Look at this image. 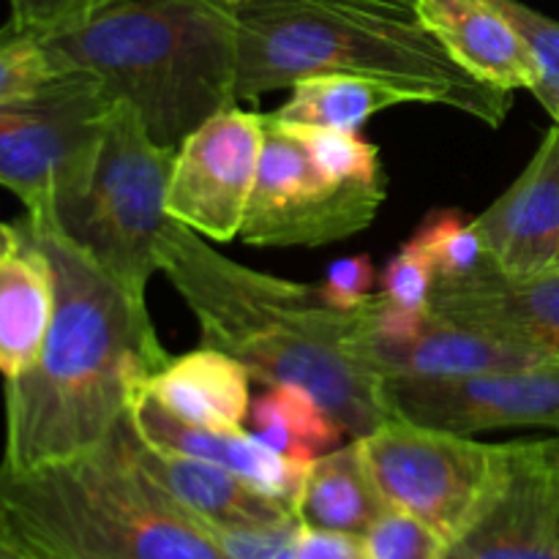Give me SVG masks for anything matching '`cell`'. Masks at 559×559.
<instances>
[{"instance_id":"6da1fadb","label":"cell","mask_w":559,"mask_h":559,"mask_svg":"<svg viewBox=\"0 0 559 559\" xmlns=\"http://www.w3.org/2000/svg\"><path fill=\"white\" fill-rule=\"evenodd\" d=\"M55 273V314L41 355L5 380L0 467H47L102 445L173 355L147 304L131 298L49 218H22Z\"/></svg>"},{"instance_id":"7a4b0ae2","label":"cell","mask_w":559,"mask_h":559,"mask_svg":"<svg viewBox=\"0 0 559 559\" xmlns=\"http://www.w3.org/2000/svg\"><path fill=\"white\" fill-rule=\"evenodd\" d=\"M156 251L158 271L200 322L202 347L233 355L265 388H306L353 440L393 418L385 380L355 353L369 298L336 309L320 284L240 265L178 222L167 224Z\"/></svg>"},{"instance_id":"3957f363","label":"cell","mask_w":559,"mask_h":559,"mask_svg":"<svg viewBox=\"0 0 559 559\" xmlns=\"http://www.w3.org/2000/svg\"><path fill=\"white\" fill-rule=\"evenodd\" d=\"M238 33V102L317 74H364L420 91L500 129L511 91L475 80L429 31L420 0H224Z\"/></svg>"},{"instance_id":"277c9868","label":"cell","mask_w":559,"mask_h":559,"mask_svg":"<svg viewBox=\"0 0 559 559\" xmlns=\"http://www.w3.org/2000/svg\"><path fill=\"white\" fill-rule=\"evenodd\" d=\"M55 74H87L178 151L238 107V33L224 0H107L63 31L33 36Z\"/></svg>"},{"instance_id":"5b68a950","label":"cell","mask_w":559,"mask_h":559,"mask_svg":"<svg viewBox=\"0 0 559 559\" xmlns=\"http://www.w3.org/2000/svg\"><path fill=\"white\" fill-rule=\"evenodd\" d=\"M129 415L93 451L0 467V546L22 559H224L211 535L142 475Z\"/></svg>"},{"instance_id":"8992f818","label":"cell","mask_w":559,"mask_h":559,"mask_svg":"<svg viewBox=\"0 0 559 559\" xmlns=\"http://www.w3.org/2000/svg\"><path fill=\"white\" fill-rule=\"evenodd\" d=\"M175 151L147 136L140 118L115 104L102 153L85 191L44 216L107 271L126 293L147 304V282L158 271V238L167 213Z\"/></svg>"},{"instance_id":"52a82bcc","label":"cell","mask_w":559,"mask_h":559,"mask_svg":"<svg viewBox=\"0 0 559 559\" xmlns=\"http://www.w3.org/2000/svg\"><path fill=\"white\" fill-rule=\"evenodd\" d=\"M388 508L429 524L448 546L489 508L511 475V445L391 418L358 437Z\"/></svg>"},{"instance_id":"ba28073f","label":"cell","mask_w":559,"mask_h":559,"mask_svg":"<svg viewBox=\"0 0 559 559\" xmlns=\"http://www.w3.org/2000/svg\"><path fill=\"white\" fill-rule=\"evenodd\" d=\"M115 102L87 74H58L0 109V186L27 213L55 211L85 191Z\"/></svg>"},{"instance_id":"9c48e42d","label":"cell","mask_w":559,"mask_h":559,"mask_svg":"<svg viewBox=\"0 0 559 559\" xmlns=\"http://www.w3.org/2000/svg\"><path fill=\"white\" fill-rule=\"evenodd\" d=\"M388 197V178H325L304 140L287 123L265 115L257 183L240 240L249 246H325L369 227Z\"/></svg>"},{"instance_id":"30bf717a","label":"cell","mask_w":559,"mask_h":559,"mask_svg":"<svg viewBox=\"0 0 559 559\" xmlns=\"http://www.w3.org/2000/svg\"><path fill=\"white\" fill-rule=\"evenodd\" d=\"M265 112L229 107L213 115L175 151L167 213L202 238H238L257 183Z\"/></svg>"},{"instance_id":"8fae6325","label":"cell","mask_w":559,"mask_h":559,"mask_svg":"<svg viewBox=\"0 0 559 559\" xmlns=\"http://www.w3.org/2000/svg\"><path fill=\"white\" fill-rule=\"evenodd\" d=\"M385 399L393 418L467 437L513 426L559 431V358L464 377H391Z\"/></svg>"},{"instance_id":"7c38bea8","label":"cell","mask_w":559,"mask_h":559,"mask_svg":"<svg viewBox=\"0 0 559 559\" xmlns=\"http://www.w3.org/2000/svg\"><path fill=\"white\" fill-rule=\"evenodd\" d=\"M355 353L371 371L391 377H464L480 371L522 369L551 360L506 338L440 320L431 311L393 306L380 293L366 304Z\"/></svg>"},{"instance_id":"4fadbf2b","label":"cell","mask_w":559,"mask_h":559,"mask_svg":"<svg viewBox=\"0 0 559 559\" xmlns=\"http://www.w3.org/2000/svg\"><path fill=\"white\" fill-rule=\"evenodd\" d=\"M491 265L506 276L559 271V126L516 180L473 218Z\"/></svg>"},{"instance_id":"5bb4252c","label":"cell","mask_w":559,"mask_h":559,"mask_svg":"<svg viewBox=\"0 0 559 559\" xmlns=\"http://www.w3.org/2000/svg\"><path fill=\"white\" fill-rule=\"evenodd\" d=\"M429 311L440 320L559 358V271L506 276L497 267L435 282Z\"/></svg>"},{"instance_id":"9a60e30c","label":"cell","mask_w":559,"mask_h":559,"mask_svg":"<svg viewBox=\"0 0 559 559\" xmlns=\"http://www.w3.org/2000/svg\"><path fill=\"white\" fill-rule=\"evenodd\" d=\"M445 559H559V513L551 469L513 442L500 495L448 546Z\"/></svg>"},{"instance_id":"2e32d148","label":"cell","mask_w":559,"mask_h":559,"mask_svg":"<svg viewBox=\"0 0 559 559\" xmlns=\"http://www.w3.org/2000/svg\"><path fill=\"white\" fill-rule=\"evenodd\" d=\"M129 418L142 440L151 445L216 464L243 484L254 486L257 491L295 511V500L304 489L309 464L282 456L265 442L257 440L251 431H243V426L240 429H207V426L186 424L167 413L162 404L153 402L147 393H140L134 399Z\"/></svg>"},{"instance_id":"e0dca14e","label":"cell","mask_w":559,"mask_h":559,"mask_svg":"<svg viewBox=\"0 0 559 559\" xmlns=\"http://www.w3.org/2000/svg\"><path fill=\"white\" fill-rule=\"evenodd\" d=\"M126 440L142 475L156 484L180 511L189 513L200 527L276 524L295 516L293 508L262 495L216 464L151 445L142 440L131 418L126 424Z\"/></svg>"},{"instance_id":"ac0fdd59","label":"cell","mask_w":559,"mask_h":559,"mask_svg":"<svg viewBox=\"0 0 559 559\" xmlns=\"http://www.w3.org/2000/svg\"><path fill=\"white\" fill-rule=\"evenodd\" d=\"M429 31L464 71L500 91H535V66L516 27L491 0H420Z\"/></svg>"},{"instance_id":"d6986e66","label":"cell","mask_w":559,"mask_h":559,"mask_svg":"<svg viewBox=\"0 0 559 559\" xmlns=\"http://www.w3.org/2000/svg\"><path fill=\"white\" fill-rule=\"evenodd\" d=\"M249 382L251 374L233 355L200 347L169 358L167 366L147 380L142 393L186 424L240 429L251 409Z\"/></svg>"},{"instance_id":"ffe728a7","label":"cell","mask_w":559,"mask_h":559,"mask_svg":"<svg viewBox=\"0 0 559 559\" xmlns=\"http://www.w3.org/2000/svg\"><path fill=\"white\" fill-rule=\"evenodd\" d=\"M22 227V246L0 260V374H25L38 360L55 314V273Z\"/></svg>"},{"instance_id":"44dd1931","label":"cell","mask_w":559,"mask_h":559,"mask_svg":"<svg viewBox=\"0 0 559 559\" xmlns=\"http://www.w3.org/2000/svg\"><path fill=\"white\" fill-rule=\"evenodd\" d=\"M385 511L388 506L371 478L360 440L314 459L295 500V516L304 527L358 538H364Z\"/></svg>"},{"instance_id":"7402d4cb","label":"cell","mask_w":559,"mask_h":559,"mask_svg":"<svg viewBox=\"0 0 559 559\" xmlns=\"http://www.w3.org/2000/svg\"><path fill=\"white\" fill-rule=\"evenodd\" d=\"M273 118L293 126L360 131L374 115L402 104H429L420 91L364 74H317L295 82Z\"/></svg>"},{"instance_id":"603a6c76","label":"cell","mask_w":559,"mask_h":559,"mask_svg":"<svg viewBox=\"0 0 559 559\" xmlns=\"http://www.w3.org/2000/svg\"><path fill=\"white\" fill-rule=\"evenodd\" d=\"M251 435L267 448L295 462L314 459L342 448L347 431L317 402L314 393L298 385L267 388L249 409Z\"/></svg>"},{"instance_id":"cb8c5ba5","label":"cell","mask_w":559,"mask_h":559,"mask_svg":"<svg viewBox=\"0 0 559 559\" xmlns=\"http://www.w3.org/2000/svg\"><path fill=\"white\" fill-rule=\"evenodd\" d=\"M409 243L429 260L437 282L469 278L495 267L473 218H464L459 211H431Z\"/></svg>"},{"instance_id":"d4e9b609","label":"cell","mask_w":559,"mask_h":559,"mask_svg":"<svg viewBox=\"0 0 559 559\" xmlns=\"http://www.w3.org/2000/svg\"><path fill=\"white\" fill-rule=\"evenodd\" d=\"M295 134L304 140L311 162L325 178L349 183V180H382L385 169L380 164V151L374 142L364 140L358 131L322 129V126H293Z\"/></svg>"},{"instance_id":"484cf974","label":"cell","mask_w":559,"mask_h":559,"mask_svg":"<svg viewBox=\"0 0 559 559\" xmlns=\"http://www.w3.org/2000/svg\"><path fill=\"white\" fill-rule=\"evenodd\" d=\"M516 27L535 66L533 96L555 118L559 109V22L530 9L522 0H491Z\"/></svg>"},{"instance_id":"4316f807","label":"cell","mask_w":559,"mask_h":559,"mask_svg":"<svg viewBox=\"0 0 559 559\" xmlns=\"http://www.w3.org/2000/svg\"><path fill=\"white\" fill-rule=\"evenodd\" d=\"M366 559H445L448 540L409 513L388 508L364 535Z\"/></svg>"},{"instance_id":"83f0119b","label":"cell","mask_w":559,"mask_h":559,"mask_svg":"<svg viewBox=\"0 0 559 559\" xmlns=\"http://www.w3.org/2000/svg\"><path fill=\"white\" fill-rule=\"evenodd\" d=\"M52 76L58 74L36 38L0 31V109L33 96Z\"/></svg>"},{"instance_id":"f1b7e54d","label":"cell","mask_w":559,"mask_h":559,"mask_svg":"<svg viewBox=\"0 0 559 559\" xmlns=\"http://www.w3.org/2000/svg\"><path fill=\"white\" fill-rule=\"evenodd\" d=\"M224 559H295L300 522L298 516L276 524H235L202 527Z\"/></svg>"},{"instance_id":"f546056e","label":"cell","mask_w":559,"mask_h":559,"mask_svg":"<svg viewBox=\"0 0 559 559\" xmlns=\"http://www.w3.org/2000/svg\"><path fill=\"white\" fill-rule=\"evenodd\" d=\"M435 271H431L429 260L420 254L418 246L407 243L385 262L382 273L377 276L380 284V295L393 306L413 311H429L431 289H435Z\"/></svg>"},{"instance_id":"4dcf8cb0","label":"cell","mask_w":559,"mask_h":559,"mask_svg":"<svg viewBox=\"0 0 559 559\" xmlns=\"http://www.w3.org/2000/svg\"><path fill=\"white\" fill-rule=\"evenodd\" d=\"M9 3L11 22L5 31L20 36H47L76 25L107 0H9Z\"/></svg>"},{"instance_id":"1f68e13d","label":"cell","mask_w":559,"mask_h":559,"mask_svg":"<svg viewBox=\"0 0 559 559\" xmlns=\"http://www.w3.org/2000/svg\"><path fill=\"white\" fill-rule=\"evenodd\" d=\"M377 284V271L374 262H371L369 254H355L347 257V260L333 262L331 267L322 276V295L331 306L336 309H358L366 298H371V289Z\"/></svg>"},{"instance_id":"d6a6232c","label":"cell","mask_w":559,"mask_h":559,"mask_svg":"<svg viewBox=\"0 0 559 559\" xmlns=\"http://www.w3.org/2000/svg\"><path fill=\"white\" fill-rule=\"evenodd\" d=\"M295 559H366L364 538L331 530H311L300 524Z\"/></svg>"},{"instance_id":"836d02e7","label":"cell","mask_w":559,"mask_h":559,"mask_svg":"<svg viewBox=\"0 0 559 559\" xmlns=\"http://www.w3.org/2000/svg\"><path fill=\"white\" fill-rule=\"evenodd\" d=\"M527 448L535 459H540V462L546 464V467L559 473V435L551 437V440L527 442Z\"/></svg>"},{"instance_id":"e575fe53","label":"cell","mask_w":559,"mask_h":559,"mask_svg":"<svg viewBox=\"0 0 559 559\" xmlns=\"http://www.w3.org/2000/svg\"><path fill=\"white\" fill-rule=\"evenodd\" d=\"M22 246V227L20 224H0V260L14 254Z\"/></svg>"},{"instance_id":"d590c367","label":"cell","mask_w":559,"mask_h":559,"mask_svg":"<svg viewBox=\"0 0 559 559\" xmlns=\"http://www.w3.org/2000/svg\"><path fill=\"white\" fill-rule=\"evenodd\" d=\"M551 480H555V500H557V513H559V473L551 469Z\"/></svg>"},{"instance_id":"8d00e7d4","label":"cell","mask_w":559,"mask_h":559,"mask_svg":"<svg viewBox=\"0 0 559 559\" xmlns=\"http://www.w3.org/2000/svg\"><path fill=\"white\" fill-rule=\"evenodd\" d=\"M0 559H22V557H16L14 551H9V549H3V546H0Z\"/></svg>"},{"instance_id":"74e56055","label":"cell","mask_w":559,"mask_h":559,"mask_svg":"<svg viewBox=\"0 0 559 559\" xmlns=\"http://www.w3.org/2000/svg\"><path fill=\"white\" fill-rule=\"evenodd\" d=\"M551 120H555V123L559 126V109H557V112H555V118H551Z\"/></svg>"}]
</instances>
